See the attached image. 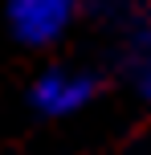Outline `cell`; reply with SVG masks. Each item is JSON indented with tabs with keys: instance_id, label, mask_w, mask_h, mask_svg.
<instances>
[{
	"instance_id": "obj_1",
	"label": "cell",
	"mask_w": 151,
	"mask_h": 155,
	"mask_svg": "<svg viewBox=\"0 0 151 155\" xmlns=\"http://www.w3.org/2000/svg\"><path fill=\"white\" fill-rule=\"evenodd\" d=\"M98 74L90 70H78V65H49L45 74L33 82L29 90V102L37 114L45 118H70L78 110H86L90 102L98 98Z\"/></svg>"
},
{
	"instance_id": "obj_2",
	"label": "cell",
	"mask_w": 151,
	"mask_h": 155,
	"mask_svg": "<svg viewBox=\"0 0 151 155\" xmlns=\"http://www.w3.org/2000/svg\"><path fill=\"white\" fill-rule=\"evenodd\" d=\"M8 29L21 45L45 49L57 45L78 21V0H8Z\"/></svg>"
},
{
	"instance_id": "obj_3",
	"label": "cell",
	"mask_w": 151,
	"mask_h": 155,
	"mask_svg": "<svg viewBox=\"0 0 151 155\" xmlns=\"http://www.w3.org/2000/svg\"><path fill=\"white\" fill-rule=\"evenodd\" d=\"M135 90L151 102V49H147V57L139 61V70H135Z\"/></svg>"
},
{
	"instance_id": "obj_4",
	"label": "cell",
	"mask_w": 151,
	"mask_h": 155,
	"mask_svg": "<svg viewBox=\"0 0 151 155\" xmlns=\"http://www.w3.org/2000/svg\"><path fill=\"white\" fill-rule=\"evenodd\" d=\"M139 41H143V49H151V8L143 12V25H139Z\"/></svg>"
}]
</instances>
